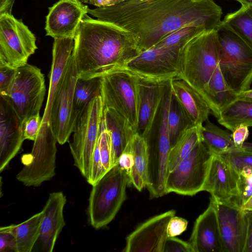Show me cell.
Instances as JSON below:
<instances>
[{
    "label": "cell",
    "instance_id": "1",
    "mask_svg": "<svg viewBox=\"0 0 252 252\" xmlns=\"http://www.w3.org/2000/svg\"><path fill=\"white\" fill-rule=\"evenodd\" d=\"M88 14L130 32L142 52L186 26L216 29L222 12L213 0H126L109 7L89 8Z\"/></svg>",
    "mask_w": 252,
    "mask_h": 252
},
{
    "label": "cell",
    "instance_id": "2",
    "mask_svg": "<svg viewBox=\"0 0 252 252\" xmlns=\"http://www.w3.org/2000/svg\"><path fill=\"white\" fill-rule=\"evenodd\" d=\"M140 53L130 32L86 14L74 39L72 56L78 78L88 79L115 72Z\"/></svg>",
    "mask_w": 252,
    "mask_h": 252
},
{
    "label": "cell",
    "instance_id": "3",
    "mask_svg": "<svg viewBox=\"0 0 252 252\" xmlns=\"http://www.w3.org/2000/svg\"><path fill=\"white\" fill-rule=\"evenodd\" d=\"M220 51L216 29L195 35L180 50L176 78L184 80L203 98L205 88L219 63Z\"/></svg>",
    "mask_w": 252,
    "mask_h": 252
},
{
    "label": "cell",
    "instance_id": "4",
    "mask_svg": "<svg viewBox=\"0 0 252 252\" xmlns=\"http://www.w3.org/2000/svg\"><path fill=\"white\" fill-rule=\"evenodd\" d=\"M220 46L219 66L229 86L237 93L252 83V47L221 21L216 28Z\"/></svg>",
    "mask_w": 252,
    "mask_h": 252
},
{
    "label": "cell",
    "instance_id": "5",
    "mask_svg": "<svg viewBox=\"0 0 252 252\" xmlns=\"http://www.w3.org/2000/svg\"><path fill=\"white\" fill-rule=\"evenodd\" d=\"M128 185V175L117 164L93 186L88 213L90 223L94 228L100 229L114 219L127 198Z\"/></svg>",
    "mask_w": 252,
    "mask_h": 252
},
{
    "label": "cell",
    "instance_id": "6",
    "mask_svg": "<svg viewBox=\"0 0 252 252\" xmlns=\"http://www.w3.org/2000/svg\"><path fill=\"white\" fill-rule=\"evenodd\" d=\"M100 95L94 97L82 111L76 123L69 148L74 165L87 181L93 156L97 143L103 116Z\"/></svg>",
    "mask_w": 252,
    "mask_h": 252
},
{
    "label": "cell",
    "instance_id": "7",
    "mask_svg": "<svg viewBox=\"0 0 252 252\" xmlns=\"http://www.w3.org/2000/svg\"><path fill=\"white\" fill-rule=\"evenodd\" d=\"M182 46L158 43L127 61L116 71L127 72L141 80H172L179 74V55Z\"/></svg>",
    "mask_w": 252,
    "mask_h": 252
},
{
    "label": "cell",
    "instance_id": "8",
    "mask_svg": "<svg viewBox=\"0 0 252 252\" xmlns=\"http://www.w3.org/2000/svg\"><path fill=\"white\" fill-rule=\"evenodd\" d=\"M139 80L127 72L117 71L101 77L100 95L104 108L115 110L137 132Z\"/></svg>",
    "mask_w": 252,
    "mask_h": 252
},
{
    "label": "cell",
    "instance_id": "9",
    "mask_svg": "<svg viewBox=\"0 0 252 252\" xmlns=\"http://www.w3.org/2000/svg\"><path fill=\"white\" fill-rule=\"evenodd\" d=\"M172 94L167 91L160 107L159 130L154 139L150 136L147 141L148 185L150 198L166 194L165 181L168 174V160L171 149L167 118Z\"/></svg>",
    "mask_w": 252,
    "mask_h": 252
},
{
    "label": "cell",
    "instance_id": "10",
    "mask_svg": "<svg viewBox=\"0 0 252 252\" xmlns=\"http://www.w3.org/2000/svg\"><path fill=\"white\" fill-rule=\"evenodd\" d=\"M45 93L44 76L41 70L27 63L17 69L7 95L2 97L8 101L23 123L39 113Z\"/></svg>",
    "mask_w": 252,
    "mask_h": 252
},
{
    "label": "cell",
    "instance_id": "11",
    "mask_svg": "<svg viewBox=\"0 0 252 252\" xmlns=\"http://www.w3.org/2000/svg\"><path fill=\"white\" fill-rule=\"evenodd\" d=\"M214 154L202 141L172 171L165 181L166 194L170 192L192 196L202 191Z\"/></svg>",
    "mask_w": 252,
    "mask_h": 252
},
{
    "label": "cell",
    "instance_id": "12",
    "mask_svg": "<svg viewBox=\"0 0 252 252\" xmlns=\"http://www.w3.org/2000/svg\"><path fill=\"white\" fill-rule=\"evenodd\" d=\"M77 78L75 63L71 55L56 93L51 112V128L57 142L61 145L68 140L81 113L76 110L74 103V91Z\"/></svg>",
    "mask_w": 252,
    "mask_h": 252
},
{
    "label": "cell",
    "instance_id": "13",
    "mask_svg": "<svg viewBox=\"0 0 252 252\" xmlns=\"http://www.w3.org/2000/svg\"><path fill=\"white\" fill-rule=\"evenodd\" d=\"M37 49L35 35L21 20L12 14L0 15V61L18 68Z\"/></svg>",
    "mask_w": 252,
    "mask_h": 252
},
{
    "label": "cell",
    "instance_id": "14",
    "mask_svg": "<svg viewBox=\"0 0 252 252\" xmlns=\"http://www.w3.org/2000/svg\"><path fill=\"white\" fill-rule=\"evenodd\" d=\"M215 207L224 252H244L247 232L245 211L232 200H218L211 196Z\"/></svg>",
    "mask_w": 252,
    "mask_h": 252
},
{
    "label": "cell",
    "instance_id": "15",
    "mask_svg": "<svg viewBox=\"0 0 252 252\" xmlns=\"http://www.w3.org/2000/svg\"><path fill=\"white\" fill-rule=\"evenodd\" d=\"M89 7L80 0H60L49 7L46 16V35L54 39H74Z\"/></svg>",
    "mask_w": 252,
    "mask_h": 252
},
{
    "label": "cell",
    "instance_id": "16",
    "mask_svg": "<svg viewBox=\"0 0 252 252\" xmlns=\"http://www.w3.org/2000/svg\"><path fill=\"white\" fill-rule=\"evenodd\" d=\"M175 214V210H170L141 223L126 237L123 251L163 252L168 237L167 225Z\"/></svg>",
    "mask_w": 252,
    "mask_h": 252
},
{
    "label": "cell",
    "instance_id": "17",
    "mask_svg": "<svg viewBox=\"0 0 252 252\" xmlns=\"http://www.w3.org/2000/svg\"><path fill=\"white\" fill-rule=\"evenodd\" d=\"M171 80H139V115L137 132L146 139L152 129Z\"/></svg>",
    "mask_w": 252,
    "mask_h": 252
},
{
    "label": "cell",
    "instance_id": "18",
    "mask_svg": "<svg viewBox=\"0 0 252 252\" xmlns=\"http://www.w3.org/2000/svg\"><path fill=\"white\" fill-rule=\"evenodd\" d=\"M25 140L22 122L8 101L0 96V172L16 156Z\"/></svg>",
    "mask_w": 252,
    "mask_h": 252
},
{
    "label": "cell",
    "instance_id": "19",
    "mask_svg": "<svg viewBox=\"0 0 252 252\" xmlns=\"http://www.w3.org/2000/svg\"><path fill=\"white\" fill-rule=\"evenodd\" d=\"M239 173L220 155L214 154L202 191L218 200H232L238 195Z\"/></svg>",
    "mask_w": 252,
    "mask_h": 252
},
{
    "label": "cell",
    "instance_id": "20",
    "mask_svg": "<svg viewBox=\"0 0 252 252\" xmlns=\"http://www.w3.org/2000/svg\"><path fill=\"white\" fill-rule=\"evenodd\" d=\"M74 46L72 38L54 39L52 48V62L49 73L48 94L39 132H52L51 112L54 98L71 56Z\"/></svg>",
    "mask_w": 252,
    "mask_h": 252
},
{
    "label": "cell",
    "instance_id": "21",
    "mask_svg": "<svg viewBox=\"0 0 252 252\" xmlns=\"http://www.w3.org/2000/svg\"><path fill=\"white\" fill-rule=\"evenodd\" d=\"M193 252H224L217 213L212 201L196 219L189 241Z\"/></svg>",
    "mask_w": 252,
    "mask_h": 252
},
{
    "label": "cell",
    "instance_id": "22",
    "mask_svg": "<svg viewBox=\"0 0 252 252\" xmlns=\"http://www.w3.org/2000/svg\"><path fill=\"white\" fill-rule=\"evenodd\" d=\"M65 196L61 191L50 193L42 210L40 234L38 239L41 250L53 251L57 239L65 223L63 211Z\"/></svg>",
    "mask_w": 252,
    "mask_h": 252
},
{
    "label": "cell",
    "instance_id": "23",
    "mask_svg": "<svg viewBox=\"0 0 252 252\" xmlns=\"http://www.w3.org/2000/svg\"><path fill=\"white\" fill-rule=\"evenodd\" d=\"M170 88L189 126H202L211 109L200 94L184 80L174 78Z\"/></svg>",
    "mask_w": 252,
    "mask_h": 252
},
{
    "label": "cell",
    "instance_id": "24",
    "mask_svg": "<svg viewBox=\"0 0 252 252\" xmlns=\"http://www.w3.org/2000/svg\"><path fill=\"white\" fill-rule=\"evenodd\" d=\"M103 120L110 132L112 147L113 167L136 133L128 122L115 110L104 108Z\"/></svg>",
    "mask_w": 252,
    "mask_h": 252
},
{
    "label": "cell",
    "instance_id": "25",
    "mask_svg": "<svg viewBox=\"0 0 252 252\" xmlns=\"http://www.w3.org/2000/svg\"><path fill=\"white\" fill-rule=\"evenodd\" d=\"M237 94L224 79L219 63L204 92L203 99L211 113L218 118L221 111L237 98Z\"/></svg>",
    "mask_w": 252,
    "mask_h": 252
},
{
    "label": "cell",
    "instance_id": "26",
    "mask_svg": "<svg viewBox=\"0 0 252 252\" xmlns=\"http://www.w3.org/2000/svg\"><path fill=\"white\" fill-rule=\"evenodd\" d=\"M130 143L134 163L129 176V183L141 191L148 185L147 141L145 138L136 132Z\"/></svg>",
    "mask_w": 252,
    "mask_h": 252
},
{
    "label": "cell",
    "instance_id": "27",
    "mask_svg": "<svg viewBox=\"0 0 252 252\" xmlns=\"http://www.w3.org/2000/svg\"><path fill=\"white\" fill-rule=\"evenodd\" d=\"M202 141L213 154L220 155L231 152L244 151L237 147L228 131L220 128L209 119L201 128Z\"/></svg>",
    "mask_w": 252,
    "mask_h": 252
},
{
    "label": "cell",
    "instance_id": "28",
    "mask_svg": "<svg viewBox=\"0 0 252 252\" xmlns=\"http://www.w3.org/2000/svg\"><path fill=\"white\" fill-rule=\"evenodd\" d=\"M217 119L231 131L240 125L252 126V102L237 98L221 111Z\"/></svg>",
    "mask_w": 252,
    "mask_h": 252
},
{
    "label": "cell",
    "instance_id": "29",
    "mask_svg": "<svg viewBox=\"0 0 252 252\" xmlns=\"http://www.w3.org/2000/svg\"><path fill=\"white\" fill-rule=\"evenodd\" d=\"M43 216L42 210L20 224H12L16 252L32 251L39 236Z\"/></svg>",
    "mask_w": 252,
    "mask_h": 252
},
{
    "label": "cell",
    "instance_id": "30",
    "mask_svg": "<svg viewBox=\"0 0 252 252\" xmlns=\"http://www.w3.org/2000/svg\"><path fill=\"white\" fill-rule=\"evenodd\" d=\"M202 126L187 127L170 149L168 160V173L186 158L199 142L202 141Z\"/></svg>",
    "mask_w": 252,
    "mask_h": 252
},
{
    "label": "cell",
    "instance_id": "31",
    "mask_svg": "<svg viewBox=\"0 0 252 252\" xmlns=\"http://www.w3.org/2000/svg\"><path fill=\"white\" fill-rule=\"evenodd\" d=\"M242 36L252 47V7L241 5L228 13L221 21Z\"/></svg>",
    "mask_w": 252,
    "mask_h": 252
},
{
    "label": "cell",
    "instance_id": "32",
    "mask_svg": "<svg viewBox=\"0 0 252 252\" xmlns=\"http://www.w3.org/2000/svg\"><path fill=\"white\" fill-rule=\"evenodd\" d=\"M101 77L88 79L77 78L74 91V103L77 110L81 112L96 96L100 95Z\"/></svg>",
    "mask_w": 252,
    "mask_h": 252
},
{
    "label": "cell",
    "instance_id": "33",
    "mask_svg": "<svg viewBox=\"0 0 252 252\" xmlns=\"http://www.w3.org/2000/svg\"><path fill=\"white\" fill-rule=\"evenodd\" d=\"M167 123L171 148L176 143L182 131L187 127L190 126L173 94L168 114Z\"/></svg>",
    "mask_w": 252,
    "mask_h": 252
},
{
    "label": "cell",
    "instance_id": "34",
    "mask_svg": "<svg viewBox=\"0 0 252 252\" xmlns=\"http://www.w3.org/2000/svg\"><path fill=\"white\" fill-rule=\"evenodd\" d=\"M98 144L101 162L104 169L107 172L113 167L112 147L110 134L106 127L103 119L100 126Z\"/></svg>",
    "mask_w": 252,
    "mask_h": 252
},
{
    "label": "cell",
    "instance_id": "35",
    "mask_svg": "<svg viewBox=\"0 0 252 252\" xmlns=\"http://www.w3.org/2000/svg\"><path fill=\"white\" fill-rule=\"evenodd\" d=\"M238 195L232 199L240 207L252 195V170L244 168L239 172L238 180Z\"/></svg>",
    "mask_w": 252,
    "mask_h": 252
},
{
    "label": "cell",
    "instance_id": "36",
    "mask_svg": "<svg viewBox=\"0 0 252 252\" xmlns=\"http://www.w3.org/2000/svg\"><path fill=\"white\" fill-rule=\"evenodd\" d=\"M239 173L244 168L252 170V152L247 151L231 152L220 154Z\"/></svg>",
    "mask_w": 252,
    "mask_h": 252
},
{
    "label": "cell",
    "instance_id": "37",
    "mask_svg": "<svg viewBox=\"0 0 252 252\" xmlns=\"http://www.w3.org/2000/svg\"><path fill=\"white\" fill-rule=\"evenodd\" d=\"M106 173L101 162L98 140L93 156L90 177L87 181L93 186L96 184Z\"/></svg>",
    "mask_w": 252,
    "mask_h": 252
},
{
    "label": "cell",
    "instance_id": "38",
    "mask_svg": "<svg viewBox=\"0 0 252 252\" xmlns=\"http://www.w3.org/2000/svg\"><path fill=\"white\" fill-rule=\"evenodd\" d=\"M42 118L39 113L32 115L22 123V129L25 139L35 141L36 139L41 126Z\"/></svg>",
    "mask_w": 252,
    "mask_h": 252
},
{
    "label": "cell",
    "instance_id": "39",
    "mask_svg": "<svg viewBox=\"0 0 252 252\" xmlns=\"http://www.w3.org/2000/svg\"><path fill=\"white\" fill-rule=\"evenodd\" d=\"M17 69L0 61V96H5L7 95Z\"/></svg>",
    "mask_w": 252,
    "mask_h": 252
},
{
    "label": "cell",
    "instance_id": "40",
    "mask_svg": "<svg viewBox=\"0 0 252 252\" xmlns=\"http://www.w3.org/2000/svg\"><path fill=\"white\" fill-rule=\"evenodd\" d=\"M7 249L16 252L15 237L12 230V224L1 227L0 228V251Z\"/></svg>",
    "mask_w": 252,
    "mask_h": 252
},
{
    "label": "cell",
    "instance_id": "41",
    "mask_svg": "<svg viewBox=\"0 0 252 252\" xmlns=\"http://www.w3.org/2000/svg\"><path fill=\"white\" fill-rule=\"evenodd\" d=\"M163 252H193L189 243L176 237H168L165 244Z\"/></svg>",
    "mask_w": 252,
    "mask_h": 252
},
{
    "label": "cell",
    "instance_id": "42",
    "mask_svg": "<svg viewBox=\"0 0 252 252\" xmlns=\"http://www.w3.org/2000/svg\"><path fill=\"white\" fill-rule=\"evenodd\" d=\"M188 221L186 219L173 216L170 220L167 227L168 237H176L183 233L187 228Z\"/></svg>",
    "mask_w": 252,
    "mask_h": 252
},
{
    "label": "cell",
    "instance_id": "43",
    "mask_svg": "<svg viewBox=\"0 0 252 252\" xmlns=\"http://www.w3.org/2000/svg\"><path fill=\"white\" fill-rule=\"evenodd\" d=\"M130 142L119 157L118 162V164L126 172L128 178L134 163V155Z\"/></svg>",
    "mask_w": 252,
    "mask_h": 252
},
{
    "label": "cell",
    "instance_id": "44",
    "mask_svg": "<svg viewBox=\"0 0 252 252\" xmlns=\"http://www.w3.org/2000/svg\"><path fill=\"white\" fill-rule=\"evenodd\" d=\"M249 135V127L240 125L232 131L231 136L235 145L239 148H243V145Z\"/></svg>",
    "mask_w": 252,
    "mask_h": 252
},
{
    "label": "cell",
    "instance_id": "45",
    "mask_svg": "<svg viewBox=\"0 0 252 252\" xmlns=\"http://www.w3.org/2000/svg\"><path fill=\"white\" fill-rule=\"evenodd\" d=\"M247 219V232L244 252H252V210L245 211Z\"/></svg>",
    "mask_w": 252,
    "mask_h": 252
},
{
    "label": "cell",
    "instance_id": "46",
    "mask_svg": "<svg viewBox=\"0 0 252 252\" xmlns=\"http://www.w3.org/2000/svg\"><path fill=\"white\" fill-rule=\"evenodd\" d=\"M84 4H89L98 8L107 7L115 5L126 0H81Z\"/></svg>",
    "mask_w": 252,
    "mask_h": 252
},
{
    "label": "cell",
    "instance_id": "47",
    "mask_svg": "<svg viewBox=\"0 0 252 252\" xmlns=\"http://www.w3.org/2000/svg\"><path fill=\"white\" fill-rule=\"evenodd\" d=\"M15 0H0V15L12 14V9Z\"/></svg>",
    "mask_w": 252,
    "mask_h": 252
},
{
    "label": "cell",
    "instance_id": "48",
    "mask_svg": "<svg viewBox=\"0 0 252 252\" xmlns=\"http://www.w3.org/2000/svg\"><path fill=\"white\" fill-rule=\"evenodd\" d=\"M237 98L252 102V89H249L237 94Z\"/></svg>",
    "mask_w": 252,
    "mask_h": 252
},
{
    "label": "cell",
    "instance_id": "49",
    "mask_svg": "<svg viewBox=\"0 0 252 252\" xmlns=\"http://www.w3.org/2000/svg\"><path fill=\"white\" fill-rule=\"evenodd\" d=\"M241 208L244 211L252 210V195L241 206Z\"/></svg>",
    "mask_w": 252,
    "mask_h": 252
},
{
    "label": "cell",
    "instance_id": "50",
    "mask_svg": "<svg viewBox=\"0 0 252 252\" xmlns=\"http://www.w3.org/2000/svg\"><path fill=\"white\" fill-rule=\"evenodd\" d=\"M241 4V5H247L252 7V0H235Z\"/></svg>",
    "mask_w": 252,
    "mask_h": 252
},
{
    "label": "cell",
    "instance_id": "51",
    "mask_svg": "<svg viewBox=\"0 0 252 252\" xmlns=\"http://www.w3.org/2000/svg\"><path fill=\"white\" fill-rule=\"evenodd\" d=\"M191 0L192 1L196 2V1H202V0Z\"/></svg>",
    "mask_w": 252,
    "mask_h": 252
}]
</instances>
